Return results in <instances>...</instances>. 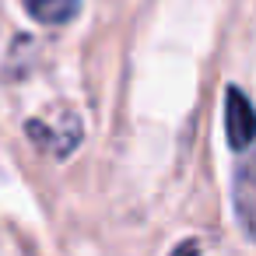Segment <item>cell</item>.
<instances>
[{"label":"cell","instance_id":"cell-3","mask_svg":"<svg viewBox=\"0 0 256 256\" xmlns=\"http://www.w3.org/2000/svg\"><path fill=\"white\" fill-rule=\"evenodd\" d=\"M78 4L81 0H25V8L36 22L42 25H64L78 14Z\"/></svg>","mask_w":256,"mask_h":256},{"label":"cell","instance_id":"cell-2","mask_svg":"<svg viewBox=\"0 0 256 256\" xmlns=\"http://www.w3.org/2000/svg\"><path fill=\"white\" fill-rule=\"evenodd\" d=\"M235 210H238L246 232L256 238V154L235 176Z\"/></svg>","mask_w":256,"mask_h":256},{"label":"cell","instance_id":"cell-1","mask_svg":"<svg viewBox=\"0 0 256 256\" xmlns=\"http://www.w3.org/2000/svg\"><path fill=\"white\" fill-rule=\"evenodd\" d=\"M224 116H228V144L235 148V151H242V148H249L252 140H256V109L249 106V98L242 95V92H228V98H224Z\"/></svg>","mask_w":256,"mask_h":256}]
</instances>
